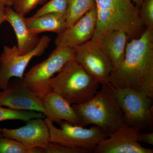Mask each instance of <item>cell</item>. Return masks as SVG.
Masks as SVG:
<instances>
[{
  "instance_id": "4",
  "label": "cell",
  "mask_w": 153,
  "mask_h": 153,
  "mask_svg": "<svg viewBox=\"0 0 153 153\" xmlns=\"http://www.w3.org/2000/svg\"><path fill=\"white\" fill-rule=\"evenodd\" d=\"M49 85L52 91L73 105L81 104L93 97L99 83L73 59L50 79Z\"/></svg>"
},
{
  "instance_id": "30",
  "label": "cell",
  "mask_w": 153,
  "mask_h": 153,
  "mask_svg": "<svg viewBox=\"0 0 153 153\" xmlns=\"http://www.w3.org/2000/svg\"><path fill=\"white\" fill-rule=\"evenodd\" d=\"M1 92H0V94H1Z\"/></svg>"
},
{
  "instance_id": "11",
  "label": "cell",
  "mask_w": 153,
  "mask_h": 153,
  "mask_svg": "<svg viewBox=\"0 0 153 153\" xmlns=\"http://www.w3.org/2000/svg\"><path fill=\"white\" fill-rule=\"evenodd\" d=\"M3 137L18 141L28 149H44L49 143V128L42 118H35L27 121L26 125L19 128H1Z\"/></svg>"
},
{
  "instance_id": "14",
  "label": "cell",
  "mask_w": 153,
  "mask_h": 153,
  "mask_svg": "<svg viewBox=\"0 0 153 153\" xmlns=\"http://www.w3.org/2000/svg\"><path fill=\"white\" fill-rule=\"evenodd\" d=\"M46 118L59 124L63 121L84 126L82 120L71 103L58 94L52 91L41 98Z\"/></svg>"
},
{
  "instance_id": "27",
  "label": "cell",
  "mask_w": 153,
  "mask_h": 153,
  "mask_svg": "<svg viewBox=\"0 0 153 153\" xmlns=\"http://www.w3.org/2000/svg\"><path fill=\"white\" fill-rule=\"evenodd\" d=\"M4 9L0 10V26L4 22H5L4 16Z\"/></svg>"
},
{
  "instance_id": "9",
  "label": "cell",
  "mask_w": 153,
  "mask_h": 153,
  "mask_svg": "<svg viewBox=\"0 0 153 153\" xmlns=\"http://www.w3.org/2000/svg\"><path fill=\"white\" fill-rule=\"evenodd\" d=\"M74 60L101 85H111L109 78L113 67L97 41L91 40L73 48Z\"/></svg>"
},
{
  "instance_id": "8",
  "label": "cell",
  "mask_w": 153,
  "mask_h": 153,
  "mask_svg": "<svg viewBox=\"0 0 153 153\" xmlns=\"http://www.w3.org/2000/svg\"><path fill=\"white\" fill-rule=\"evenodd\" d=\"M51 39L42 36L37 46L24 55H20L16 46H4L0 55V88L5 90L11 78L23 79L25 69L33 57L41 56L49 47Z\"/></svg>"
},
{
  "instance_id": "17",
  "label": "cell",
  "mask_w": 153,
  "mask_h": 153,
  "mask_svg": "<svg viewBox=\"0 0 153 153\" xmlns=\"http://www.w3.org/2000/svg\"><path fill=\"white\" fill-rule=\"evenodd\" d=\"M31 33L38 35L44 32L60 34L67 28L66 16L60 14H48L41 16L25 18Z\"/></svg>"
},
{
  "instance_id": "16",
  "label": "cell",
  "mask_w": 153,
  "mask_h": 153,
  "mask_svg": "<svg viewBox=\"0 0 153 153\" xmlns=\"http://www.w3.org/2000/svg\"><path fill=\"white\" fill-rule=\"evenodd\" d=\"M129 38L124 31L115 30L107 32L97 41L113 69L117 68L123 60Z\"/></svg>"
},
{
  "instance_id": "12",
  "label": "cell",
  "mask_w": 153,
  "mask_h": 153,
  "mask_svg": "<svg viewBox=\"0 0 153 153\" xmlns=\"http://www.w3.org/2000/svg\"><path fill=\"white\" fill-rule=\"evenodd\" d=\"M96 22L95 6L74 25L57 34L55 41L56 47L74 48L90 41L95 32Z\"/></svg>"
},
{
  "instance_id": "22",
  "label": "cell",
  "mask_w": 153,
  "mask_h": 153,
  "mask_svg": "<svg viewBox=\"0 0 153 153\" xmlns=\"http://www.w3.org/2000/svg\"><path fill=\"white\" fill-rule=\"evenodd\" d=\"M140 8L139 16L143 25L153 30V0H143Z\"/></svg>"
},
{
  "instance_id": "18",
  "label": "cell",
  "mask_w": 153,
  "mask_h": 153,
  "mask_svg": "<svg viewBox=\"0 0 153 153\" xmlns=\"http://www.w3.org/2000/svg\"><path fill=\"white\" fill-rule=\"evenodd\" d=\"M95 6V0H68L66 15L67 27L74 25Z\"/></svg>"
},
{
  "instance_id": "23",
  "label": "cell",
  "mask_w": 153,
  "mask_h": 153,
  "mask_svg": "<svg viewBox=\"0 0 153 153\" xmlns=\"http://www.w3.org/2000/svg\"><path fill=\"white\" fill-rule=\"evenodd\" d=\"M47 0H13L14 10L21 16H25L36 7Z\"/></svg>"
},
{
  "instance_id": "13",
  "label": "cell",
  "mask_w": 153,
  "mask_h": 153,
  "mask_svg": "<svg viewBox=\"0 0 153 153\" xmlns=\"http://www.w3.org/2000/svg\"><path fill=\"white\" fill-rule=\"evenodd\" d=\"M0 105L19 110L31 111L42 113L45 110L42 100L22 82L8 86L0 94Z\"/></svg>"
},
{
  "instance_id": "20",
  "label": "cell",
  "mask_w": 153,
  "mask_h": 153,
  "mask_svg": "<svg viewBox=\"0 0 153 153\" xmlns=\"http://www.w3.org/2000/svg\"><path fill=\"white\" fill-rule=\"evenodd\" d=\"M44 153V149L39 148L31 149L16 140L0 137V153Z\"/></svg>"
},
{
  "instance_id": "10",
  "label": "cell",
  "mask_w": 153,
  "mask_h": 153,
  "mask_svg": "<svg viewBox=\"0 0 153 153\" xmlns=\"http://www.w3.org/2000/svg\"><path fill=\"white\" fill-rule=\"evenodd\" d=\"M141 130L123 125L96 147L95 153H153L152 149L142 146L138 141Z\"/></svg>"
},
{
  "instance_id": "24",
  "label": "cell",
  "mask_w": 153,
  "mask_h": 153,
  "mask_svg": "<svg viewBox=\"0 0 153 153\" xmlns=\"http://www.w3.org/2000/svg\"><path fill=\"white\" fill-rule=\"evenodd\" d=\"M44 149V153H90L91 151L82 149L68 147L56 143L49 142Z\"/></svg>"
},
{
  "instance_id": "3",
  "label": "cell",
  "mask_w": 153,
  "mask_h": 153,
  "mask_svg": "<svg viewBox=\"0 0 153 153\" xmlns=\"http://www.w3.org/2000/svg\"><path fill=\"white\" fill-rule=\"evenodd\" d=\"M96 26L91 40L97 41L111 30H122L129 38H135L143 25L139 9L130 0H95Z\"/></svg>"
},
{
  "instance_id": "6",
  "label": "cell",
  "mask_w": 153,
  "mask_h": 153,
  "mask_svg": "<svg viewBox=\"0 0 153 153\" xmlns=\"http://www.w3.org/2000/svg\"><path fill=\"white\" fill-rule=\"evenodd\" d=\"M49 132V142L56 143L68 147L88 150L93 152L97 145L108 136L96 126L89 128L62 121L57 128L48 119H45Z\"/></svg>"
},
{
  "instance_id": "25",
  "label": "cell",
  "mask_w": 153,
  "mask_h": 153,
  "mask_svg": "<svg viewBox=\"0 0 153 153\" xmlns=\"http://www.w3.org/2000/svg\"><path fill=\"white\" fill-rule=\"evenodd\" d=\"M138 141L140 143H144L150 145H153V133L140 132L138 137Z\"/></svg>"
},
{
  "instance_id": "26",
  "label": "cell",
  "mask_w": 153,
  "mask_h": 153,
  "mask_svg": "<svg viewBox=\"0 0 153 153\" xmlns=\"http://www.w3.org/2000/svg\"><path fill=\"white\" fill-rule=\"evenodd\" d=\"M13 0H0V10H3L7 7H12Z\"/></svg>"
},
{
  "instance_id": "15",
  "label": "cell",
  "mask_w": 153,
  "mask_h": 153,
  "mask_svg": "<svg viewBox=\"0 0 153 153\" xmlns=\"http://www.w3.org/2000/svg\"><path fill=\"white\" fill-rule=\"evenodd\" d=\"M5 21L13 29L17 41V50L20 55H24L33 50L38 45L40 38L33 34L25 22V16L17 13L12 7L4 9Z\"/></svg>"
},
{
  "instance_id": "2",
  "label": "cell",
  "mask_w": 153,
  "mask_h": 153,
  "mask_svg": "<svg viewBox=\"0 0 153 153\" xmlns=\"http://www.w3.org/2000/svg\"><path fill=\"white\" fill-rule=\"evenodd\" d=\"M72 106L84 126H97L108 136L125 124L123 113L111 85H102L101 88L88 101Z\"/></svg>"
},
{
  "instance_id": "21",
  "label": "cell",
  "mask_w": 153,
  "mask_h": 153,
  "mask_svg": "<svg viewBox=\"0 0 153 153\" xmlns=\"http://www.w3.org/2000/svg\"><path fill=\"white\" fill-rule=\"evenodd\" d=\"M68 0H50L38 10L33 17L41 16L48 14H60L66 16Z\"/></svg>"
},
{
  "instance_id": "7",
  "label": "cell",
  "mask_w": 153,
  "mask_h": 153,
  "mask_svg": "<svg viewBox=\"0 0 153 153\" xmlns=\"http://www.w3.org/2000/svg\"><path fill=\"white\" fill-rule=\"evenodd\" d=\"M114 89L125 124L141 130L152 128L153 98L129 88Z\"/></svg>"
},
{
  "instance_id": "19",
  "label": "cell",
  "mask_w": 153,
  "mask_h": 153,
  "mask_svg": "<svg viewBox=\"0 0 153 153\" xmlns=\"http://www.w3.org/2000/svg\"><path fill=\"white\" fill-rule=\"evenodd\" d=\"M44 116L42 113L37 111L5 108L0 105V122L9 120L27 122L33 119L43 118Z\"/></svg>"
},
{
  "instance_id": "29",
  "label": "cell",
  "mask_w": 153,
  "mask_h": 153,
  "mask_svg": "<svg viewBox=\"0 0 153 153\" xmlns=\"http://www.w3.org/2000/svg\"><path fill=\"white\" fill-rule=\"evenodd\" d=\"M3 137V136L1 134V133L0 132V137Z\"/></svg>"
},
{
  "instance_id": "5",
  "label": "cell",
  "mask_w": 153,
  "mask_h": 153,
  "mask_svg": "<svg viewBox=\"0 0 153 153\" xmlns=\"http://www.w3.org/2000/svg\"><path fill=\"white\" fill-rule=\"evenodd\" d=\"M74 57L73 48L57 47L48 58L33 66L24 75L22 82L41 99L52 91L49 85L50 79Z\"/></svg>"
},
{
  "instance_id": "28",
  "label": "cell",
  "mask_w": 153,
  "mask_h": 153,
  "mask_svg": "<svg viewBox=\"0 0 153 153\" xmlns=\"http://www.w3.org/2000/svg\"><path fill=\"white\" fill-rule=\"evenodd\" d=\"M130 1L132 2L135 3L136 6L139 9L142 3L143 0H130Z\"/></svg>"
},
{
  "instance_id": "1",
  "label": "cell",
  "mask_w": 153,
  "mask_h": 153,
  "mask_svg": "<svg viewBox=\"0 0 153 153\" xmlns=\"http://www.w3.org/2000/svg\"><path fill=\"white\" fill-rule=\"evenodd\" d=\"M115 89L129 88L153 97V30L147 28L126 47L124 58L110 75Z\"/></svg>"
}]
</instances>
